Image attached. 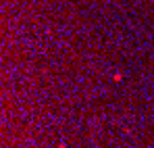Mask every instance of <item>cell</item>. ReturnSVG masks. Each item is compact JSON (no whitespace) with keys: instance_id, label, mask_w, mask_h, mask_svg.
<instances>
[{"instance_id":"6da1fadb","label":"cell","mask_w":154,"mask_h":148,"mask_svg":"<svg viewBox=\"0 0 154 148\" xmlns=\"http://www.w3.org/2000/svg\"><path fill=\"white\" fill-rule=\"evenodd\" d=\"M113 79H115V81H121V79H123V75H121V73H115V75H113Z\"/></svg>"},{"instance_id":"7a4b0ae2","label":"cell","mask_w":154,"mask_h":148,"mask_svg":"<svg viewBox=\"0 0 154 148\" xmlns=\"http://www.w3.org/2000/svg\"><path fill=\"white\" fill-rule=\"evenodd\" d=\"M58 148H67V146H65V144H60V146H58Z\"/></svg>"}]
</instances>
